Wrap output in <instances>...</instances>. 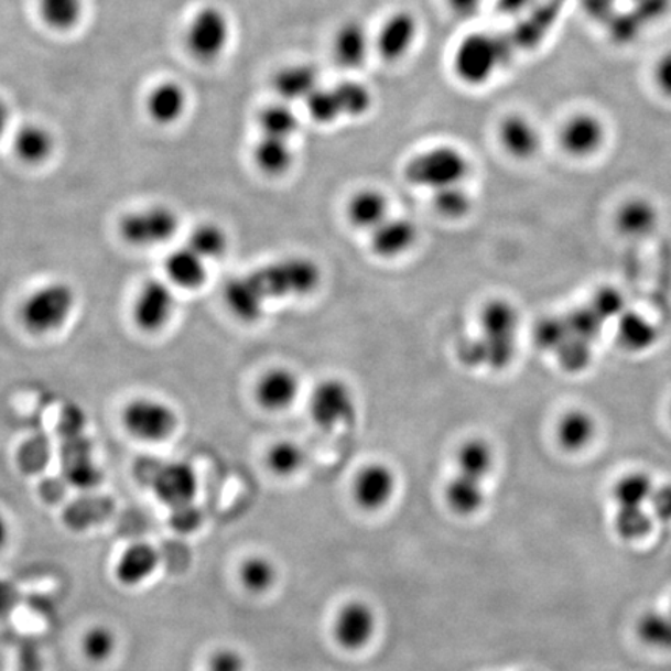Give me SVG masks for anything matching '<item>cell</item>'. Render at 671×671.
Returning a JSON list of instances; mask_svg holds the SVG:
<instances>
[{
	"mask_svg": "<svg viewBox=\"0 0 671 671\" xmlns=\"http://www.w3.org/2000/svg\"><path fill=\"white\" fill-rule=\"evenodd\" d=\"M322 269L305 256H286L234 277L224 284L223 301L237 321L253 324L271 302L302 299L316 293Z\"/></svg>",
	"mask_w": 671,
	"mask_h": 671,
	"instance_id": "obj_1",
	"label": "cell"
},
{
	"mask_svg": "<svg viewBox=\"0 0 671 671\" xmlns=\"http://www.w3.org/2000/svg\"><path fill=\"white\" fill-rule=\"evenodd\" d=\"M519 313L506 299L485 302L479 313V335L462 340L458 359L473 369L506 370L517 355Z\"/></svg>",
	"mask_w": 671,
	"mask_h": 671,
	"instance_id": "obj_2",
	"label": "cell"
},
{
	"mask_svg": "<svg viewBox=\"0 0 671 671\" xmlns=\"http://www.w3.org/2000/svg\"><path fill=\"white\" fill-rule=\"evenodd\" d=\"M495 465V450L487 440L472 437L458 446L456 472L445 487V502L454 515L472 518L483 510L487 502L485 484Z\"/></svg>",
	"mask_w": 671,
	"mask_h": 671,
	"instance_id": "obj_3",
	"label": "cell"
},
{
	"mask_svg": "<svg viewBox=\"0 0 671 671\" xmlns=\"http://www.w3.org/2000/svg\"><path fill=\"white\" fill-rule=\"evenodd\" d=\"M77 306V293L69 283L48 282L26 295L19 306L22 327L32 335L58 332L69 322Z\"/></svg>",
	"mask_w": 671,
	"mask_h": 671,
	"instance_id": "obj_4",
	"label": "cell"
},
{
	"mask_svg": "<svg viewBox=\"0 0 671 671\" xmlns=\"http://www.w3.org/2000/svg\"><path fill=\"white\" fill-rule=\"evenodd\" d=\"M469 174V161L454 147H437L416 154L404 166L409 184L437 192L440 188L464 184Z\"/></svg>",
	"mask_w": 671,
	"mask_h": 671,
	"instance_id": "obj_5",
	"label": "cell"
},
{
	"mask_svg": "<svg viewBox=\"0 0 671 671\" xmlns=\"http://www.w3.org/2000/svg\"><path fill=\"white\" fill-rule=\"evenodd\" d=\"M310 416L318 430L332 432L356 422L358 401L351 386L343 378L322 379L311 392Z\"/></svg>",
	"mask_w": 671,
	"mask_h": 671,
	"instance_id": "obj_6",
	"label": "cell"
},
{
	"mask_svg": "<svg viewBox=\"0 0 671 671\" xmlns=\"http://www.w3.org/2000/svg\"><path fill=\"white\" fill-rule=\"evenodd\" d=\"M125 430L147 443H161L172 437L180 426V416L172 405L154 397L130 401L121 413Z\"/></svg>",
	"mask_w": 671,
	"mask_h": 671,
	"instance_id": "obj_7",
	"label": "cell"
},
{
	"mask_svg": "<svg viewBox=\"0 0 671 671\" xmlns=\"http://www.w3.org/2000/svg\"><path fill=\"white\" fill-rule=\"evenodd\" d=\"M180 226V215L173 208L150 206L125 215L119 223V232L134 248H154L172 240Z\"/></svg>",
	"mask_w": 671,
	"mask_h": 671,
	"instance_id": "obj_8",
	"label": "cell"
},
{
	"mask_svg": "<svg viewBox=\"0 0 671 671\" xmlns=\"http://www.w3.org/2000/svg\"><path fill=\"white\" fill-rule=\"evenodd\" d=\"M502 53V45L495 36L474 33L458 44L454 55V71L468 85H484L498 71Z\"/></svg>",
	"mask_w": 671,
	"mask_h": 671,
	"instance_id": "obj_9",
	"label": "cell"
},
{
	"mask_svg": "<svg viewBox=\"0 0 671 671\" xmlns=\"http://www.w3.org/2000/svg\"><path fill=\"white\" fill-rule=\"evenodd\" d=\"M176 305L172 284L158 279L147 280L132 302V321L142 332L159 333L172 322Z\"/></svg>",
	"mask_w": 671,
	"mask_h": 671,
	"instance_id": "obj_10",
	"label": "cell"
},
{
	"mask_svg": "<svg viewBox=\"0 0 671 671\" xmlns=\"http://www.w3.org/2000/svg\"><path fill=\"white\" fill-rule=\"evenodd\" d=\"M230 40L229 19L216 7H204L190 22L187 47L196 59L210 63L226 52Z\"/></svg>",
	"mask_w": 671,
	"mask_h": 671,
	"instance_id": "obj_11",
	"label": "cell"
},
{
	"mask_svg": "<svg viewBox=\"0 0 671 671\" xmlns=\"http://www.w3.org/2000/svg\"><path fill=\"white\" fill-rule=\"evenodd\" d=\"M148 484L158 499L172 508L173 513L193 507L198 490L195 472L182 462H170L151 469L148 473Z\"/></svg>",
	"mask_w": 671,
	"mask_h": 671,
	"instance_id": "obj_12",
	"label": "cell"
},
{
	"mask_svg": "<svg viewBox=\"0 0 671 671\" xmlns=\"http://www.w3.org/2000/svg\"><path fill=\"white\" fill-rule=\"evenodd\" d=\"M378 617L369 603L350 600L340 606L335 621L333 636L337 646L347 651L364 650L377 635Z\"/></svg>",
	"mask_w": 671,
	"mask_h": 671,
	"instance_id": "obj_13",
	"label": "cell"
},
{
	"mask_svg": "<svg viewBox=\"0 0 671 671\" xmlns=\"http://www.w3.org/2000/svg\"><path fill=\"white\" fill-rule=\"evenodd\" d=\"M397 490V474L385 462L364 465L351 484L355 502L364 511H379L388 507Z\"/></svg>",
	"mask_w": 671,
	"mask_h": 671,
	"instance_id": "obj_14",
	"label": "cell"
},
{
	"mask_svg": "<svg viewBox=\"0 0 671 671\" xmlns=\"http://www.w3.org/2000/svg\"><path fill=\"white\" fill-rule=\"evenodd\" d=\"M301 378L286 367H272L257 379L253 397L257 404L267 412H284L301 396Z\"/></svg>",
	"mask_w": 671,
	"mask_h": 671,
	"instance_id": "obj_15",
	"label": "cell"
},
{
	"mask_svg": "<svg viewBox=\"0 0 671 671\" xmlns=\"http://www.w3.org/2000/svg\"><path fill=\"white\" fill-rule=\"evenodd\" d=\"M605 140V125L597 116L589 112L569 117L560 131L561 148L575 159H586L597 154Z\"/></svg>",
	"mask_w": 671,
	"mask_h": 671,
	"instance_id": "obj_16",
	"label": "cell"
},
{
	"mask_svg": "<svg viewBox=\"0 0 671 671\" xmlns=\"http://www.w3.org/2000/svg\"><path fill=\"white\" fill-rule=\"evenodd\" d=\"M369 235L371 252L379 259L393 260L403 257L415 246L419 240V227L403 216L390 215Z\"/></svg>",
	"mask_w": 671,
	"mask_h": 671,
	"instance_id": "obj_17",
	"label": "cell"
},
{
	"mask_svg": "<svg viewBox=\"0 0 671 671\" xmlns=\"http://www.w3.org/2000/svg\"><path fill=\"white\" fill-rule=\"evenodd\" d=\"M207 261L187 245L174 249L165 260V275L174 290L196 291L208 279Z\"/></svg>",
	"mask_w": 671,
	"mask_h": 671,
	"instance_id": "obj_18",
	"label": "cell"
},
{
	"mask_svg": "<svg viewBox=\"0 0 671 671\" xmlns=\"http://www.w3.org/2000/svg\"><path fill=\"white\" fill-rule=\"evenodd\" d=\"M499 142L511 158L527 161L540 151L541 134L527 117L513 113L500 123Z\"/></svg>",
	"mask_w": 671,
	"mask_h": 671,
	"instance_id": "obj_19",
	"label": "cell"
},
{
	"mask_svg": "<svg viewBox=\"0 0 671 671\" xmlns=\"http://www.w3.org/2000/svg\"><path fill=\"white\" fill-rule=\"evenodd\" d=\"M390 216L388 196L377 188H364L356 192L347 204L348 223L356 229L370 234Z\"/></svg>",
	"mask_w": 671,
	"mask_h": 671,
	"instance_id": "obj_20",
	"label": "cell"
},
{
	"mask_svg": "<svg viewBox=\"0 0 671 671\" xmlns=\"http://www.w3.org/2000/svg\"><path fill=\"white\" fill-rule=\"evenodd\" d=\"M597 435V422L585 409H571L561 415L555 428V439L561 450L577 454L585 451Z\"/></svg>",
	"mask_w": 671,
	"mask_h": 671,
	"instance_id": "obj_21",
	"label": "cell"
},
{
	"mask_svg": "<svg viewBox=\"0 0 671 671\" xmlns=\"http://www.w3.org/2000/svg\"><path fill=\"white\" fill-rule=\"evenodd\" d=\"M416 26L415 19L408 13H398L382 25L377 40L379 55L386 61H398L404 58L415 43Z\"/></svg>",
	"mask_w": 671,
	"mask_h": 671,
	"instance_id": "obj_22",
	"label": "cell"
},
{
	"mask_svg": "<svg viewBox=\"0 0 671 671\" xmlns=\"http://www.w3.org/2000/svg\"><path fill=\"white\" fill-rule=\"evenodd\" d=\"M369 52V35L359 22H347L337 30L333 41V53L339 66L345 69H358L366 63Z\"/></svg>",
	"mask_w": 671,
	"mask_h": 671,
	"instance_id": "obj_23",
	"label": "cell"
},
{
	"mask_svg": "<svg viewBox=\"0 0 671 671\" xmlns=\"http://www.w3.org/2000/svg\"><path fill=\"white\" fill-rule=\"evenodd\" d=\"M659 223L654 204L643 198H632L621 204L616 214L617 230L624 237L646 238L653 234Z\"/></svg>",
	"mask_w": 671,
	"mask_h": 671,
	"instance_id": "obj_24",
	"label": "cell"
},
{
	"mask_svg": "<svg viewBox=\"0 0 671 671\" xmlns=\"http://www.w3.org/2000/svg\"><path fill=\"white\" fill-rule=\"evenodd\" d=\"M654 487L653 477L646 472L624 474L613 487L614 510H648Z\"/></svg>",
	"mask_w": 671,
	"mask_h": 671,
	"instance_id": "obj_25",
	"label": "cell"
},
{
	"mask_svg": "<svg viewBox=\"0 0 671 671\" xmlns=\"http://www.w3.org/2000/svg\"><path fill=\"white\" fill-rule=\"evenodd\" d=\"M158 564L159 555L153 545H131L117 563L116 577L121 585L138 586L153 575Z\"/></svg>",
	"mask_w": 671,
	"mask_h": 671,
	"instance_id": "obj_26",
	"label": "cell"
},
{
	"mask_svg": "<svg viewBox=\"0 0 671 671\" xmlns=\"http://www.w3.org/2000/svg\"><path fill=\"white\" fill-rule=\"evenodd\" d=\"M318 87L317 72L309 64H294L277 72L274 89L284 104L305 101Z\"/></svg>",
	"mask_w": 671,
	"mask_h": 671,
	"instance_id": "obj_27",
	"label": "cell"
},
{
	"mask_svg": "<svg viewBox=\"0 0 671 671\" xmlns=\"http://www.w3.org/2000/svg\"><path fill=\"white\" fill-rule=\"evenodd\" d=\"M187 109V94L177 83H162L148 97V112L161 125H173Z\"/></svg>",
	"mask_w": 671,
	"mask_h": 671,
	"instance_id": "obj_28",
	"label": "cell"
},
{
	"mask_svg": "<svg viewBox=\"0 0 671 671\" xmlns=\"http://www.w3.org/2000/svg\"><path fill=\"white\" fill-rule=\"evenodd\" d=\"M253 162L267 176H283L294 165V151L290 140L263 136L253 148Z\"/></svg>",
	"mask_w": 671,
	"mask_h": 671,
	"instance_id": "obj_29",
	"label": "cell"
},
{
	"mask_svg": "<svg viewBox=\"0 0 671 671\" xmlns=\"http://www.w3.org/2000/svg\"><path fill=\"white\" fill-rule=\"evenodd\" d=\"M617 339L625 350L642 354L658 340V329L642 314L625 311L617 325Z\"/></svg>",
	"mask_w": 671,
	"mask_h": 671,
	"instance_id": "obj_30",
	"label": "cell"
},
{
	"mask_svg": "<svg viewBox=\"0 0 671 671\" xmlns=\"http://www.w3.org/2000/svg\"><path fill=\"white\" fill-rule=\"evenodd\" d=\"M13 145L21 161L26 164H41L52 154L53 138L41 125L26 123L14 134Z\"/></svg>",
	"mask_w": 671,
	"mask_h": 671,
	"instance_id": "obj_31",
	"label": "cell"
},
{
	"mask_svg": "<svg viewBox=\"0 0 671 671\" xmlns=\"http://www.w3.org/2000/svg\"><path fill=\"white\" fill-rule=\"evenodd\" d=\"M229 235L216 223H201L188 235L187 246L207 261L223 259L229 250Z\"/></svg>",
	"mask_w": 671,
	"mask_h": 671,
	"instance_id": "obj_32",
	"label": "cell"
},
{
	"mask_svg": "<svg viewBox=\"0 0 671 671\" xmlns=\"http://www.w3.org/2000/svg\"><path fill=\"white\" fill-rule=\"evenodd\" d=\"M637 637L643 646L671 651V614L669 609H653L640 617L636 625Z\"/></svg>",
	"mask_w": 671,
	"mask_h": 671,
	"instance_id": "obj_33",
	"label": "cell"
},
{
	"mask_svg": "<svg viewBox=\"0 0 671 671\" xmlns=\"http://www.w3.org/2000/svg\"><path fill=\"white\" fill-rule=\"evenodd\" d=\"M306 464L305 451L291 440H280L269 447L267 465L269 472L279 477H293Z\"/></svg>",
	"mask_w": 671,
	"mask_h": 671,
	"instance_id": "obj_34",
	"label": "cell"
},
{
	"mask_svg": "<svg viewBox=\"0 0 671 671\" xmlns=\"http://www.w3.org/2000/svg\"><path fill=\"white\" fill-rule=\"evenodd\" d=\"M40 13L45 24L66 32L82 21L85 0H40Z\"/></svg>",
	"mask_w": 671,
	"mask_h": 671,
	"instance_id": "obj_35",
	"label": "cell"
},
{
	"mask_svg": "<svg viewBox=\"0 0 671 671\" xmlns=\"http://www.w3.org/2000/svg\"><path fill=\"white\" fill-rule=\"evenodd\" d=\"M259 125L263 136L291 140L299 130V117L288 105H271L259 116Z\"/></svg>",
	"mask_w": 671,
	"mask_h": 671,
	"instance_id": "obj_36",
	"label": "cell"
},
{
	"mask_svg": "<svg viewBox=\"0 0 671 671\" xmlns=\"http://www.w3.org/2000/svg\"><path fill=\"white\" fill-rule=\"evenodd\" d=\"M240 582L252 594H264L275 586L277 569L267 556H249L240 567Z\"/></svg>",
	"mask_w": 671,
	"mask_h": 671,
	"instance_id": "obj_37",
	"label": "cell"
},
{
	"mask_svg": "<svg viewBox=\"0 0 671 671\" xmlns=\"http://www.w3.org/2000/svg\"><path fill=\"white\" fill-rule=\"evenodd\" d=\"M435 212L446 219H462L469 215L473 208V199L466 192L464 184L453 185V187L440 188L434 192Z\"/></svg>",
	"mask_w": 671,
	"mask_h": 671,
	"instance_id": "obj_38",
	"label": "cell"
},
{
	"mask_svg": "<svg viewBox=\"0 0 671 671\" xmlns=\"http://www.w3.org/2000/svg\"><path fill=\"white\" fill-rule=\"evenodd\" d=\"M339 104L340 113L347 117H361L371 108V94L358 82H343L333 87Z\"/></svg>",
	"mask_w": 671,
	"mask_h": 671,
	"instance_id": "obj_39",
	"label": "cell"
},
{
	"mask_svg": "<svg viewBox=\"0 0 671 671\" xmlns=\"http://www.w3.org/2000/svg\"><path fill=\"white\" fill-rule=\"evenodd\" d=\"M305 105L310 116L318 121V123H333V121L343 117L339 104H337L335 90L333 89H322V87H317V89L306 98Z\"/></svg>",
	"mask_w": 671,
	"mask_h": 671,
	"instance_id": "obj_40",
	"label": "cell"
},
{
	"mask_svg": "<svg viewBox=\"0 0 671 671\" xmlns=\"http://www.w3.org/2000/svg\"><path fill=\"white\" fill-rule=\"evenodd\" d=\"M116 650V636L106 627H94L83 637V651L94 662H104Z\"/></svg>",
	"mask_w": 671,
	"mask_h": 671,
	"instance_id": "obj_41",
	"label": "cell"
},
{
	"mask_svg": "<svg viewBox=\"0 0 671 671\" xmlns=\"http://www.w3.org/2000/svg\"><path fill=\"white\" fill-rule=\"evenodd\" d=\"M648 510L656 524H671V484H656Z\"/></svg>",
	"mask_w": 671,
	"mask_h": 671,
	"instance_id": "obj_42",
	"label": "cell"
},
{
	"mask_svg": "<svg viewBox=\"0 0 671 671\" xmlns=\"http://www.w3.org/2000/svg\"><path fill=\"white\" fill-rule=\"evenodd\" d=\"M593 310L597 313V316L605 321V318H612L621 316L625 313L624 299L617 293L616 290H602L600 293L595 295Z\"/></svg>",
	"mask_w": 671,
	"mask_h": 671,
	"instance_id": "obj_43",
	"label": "cell"
},
{
	"mask_svg": "<svg viewBox=\"0 0 671 671\" xmlns=\"http://www.w3.org/2000/svg\"><path fill=\"white\" fill-rule=\"evenodd\" d=\"M206 671H248L246 659L232 648L215 651L207 662Z\"/></svg>",
	"mask_w": 671,
	"mask_h": 671,
	"instance_id": "obj_44",
	"label": "cell"
},
{
	"mask_svg": "<svg viewBox=\"0 0 671 671\" xmlns=\"http://www.w3.org/2000/svg\"><path fill=\"white\" fill-rule=\"evenodd\" d=\"M14 671H44L43 656L35 642L26 640L19 647Z\"/></svg>",
	"mask_w": 671,
	"mask_h": 671,
	"instance_id": "obj_45",
	"label": "cell"
},
{
	"mask_svg": "<svg viewBox=\"0 0 671 671\" xmlns=\"http://www.w3.org/2000/svg\"><path fill=\"white\" fill-rule=\"evenodd\" d=\"M653 79L659 93L671 98V52H667L656 63Z\"/></svg>",
	"mask_w": 671,
	"mask_h": 671,
	"instance_id": "obj_46",
	"label": "cell"
},
{
	"mask_svg": "<svg viewBox=\"0 0 671 671\" xmlns=\"http://www.w3.org/2000/svg\"><path fill=\"white\" fill-rule=\"evenodd\" d=\"M21 602V593L13 583L0 580V619L14 612L18 603Z\"/></svg>",
	"mask_w": 671,
	"mask_h": 671,
	"instance_id": "obj_47",
	"label": "cell"
},
{
	"mask_svg": "<svg viewBox=\"0 0 671 671\" xmlns=\"http://www.w3.org/2000/svg\"><path fill=\"white\" fill-rule=\"evenodd\" d=\"M480 0H450L451 7L457 11L458 14H469L479 6Z\"/></svg>",
	"mask_w": 671,
	"mask_h": 671,
	"instance_id": "obj_48",
	"label": "cell"
},
{
	"mask_svg": "<svg viewBox=\"0 0 671 671\" xmlns=\"http://www.w3.org/2000/svg\"><path fill=\"white\" fill-rule=\"evenodd\" d=\"M10 127V111L7 108V105L3 104L2 98H0V140L3 139V136L7 134Z\"/></svg>",
	"mask_w": 671,
	"mask_h": 671,
	"instance_id": "obj_49",
	"label": "cell"
},
{
	"mask_svg": "<svg viewBox=\"0 0 671 671\" xmlns=\"http://www.w3.org/2000/svg\"><path fill=\"white\" fill-rule=\"evenodd\" d=\"M7 540H9V524H7V519L3 518V515L0 513V548L6 544Z\"/></svg>",
	"mask_w": 671,
	"mask_h": 671,
	"instance_id": "obj_50",
	"label": "cell"
},
{
	"mask_svg": "<svg viewBox=\"0 0 671 671\" xmlns=\"http://www.w3.org/2000/svg\"><path fill=\"white\" fill-rule=\"evenodd\" d=\"M667 609H669V613L671 614V602H670L669 608H667Z\"/></svg>",
	"mask_w": 671,
	"mask_h": 671,
	"instance_id": "obj_51",
	"label": "cell"
},
{
	"mask_svg": "<svg viewBox=\"0 0 671 671\" xmlns=\"http://www.w3.org/2000/svg\"><path fill=\"white\" fill-rule=\"evenodd\" d=\"M669 413H670V420H671V403H670V408H669Z\"/></svg>",
	"mask_w": 671,
	"mask_h": 671,
	"instance_id": "obj_52",
	"label": "cell"
}]
</instances>
